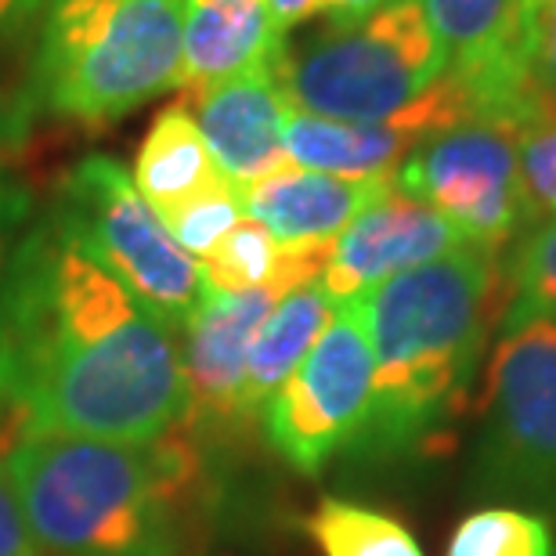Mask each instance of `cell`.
<instances>
[{
    "instance_id": "cell-1",
    "label": "cell",
    "mask_w": 556,
    "mask_h": 556,
    "mask_svg": "<svg viewBox=\"0 0 556 556\" xmlns=\"http://www.w3.org/2000/svg\"><path fill=\"white\" fill-rule=\"evenodd\" d=\"M181 340L48 217L0 275L8 438L155 441L185 422Z\"/></svg>"
},
{
    "instance_id": "cell-2",
    "label": "cell",
    "mask_w": 556,
    "mask_h": 556,
    "mask_svg": "<svg viewBox=\"0 0 556 556\" xmlns=\"http://www.w3.org/2000/svg\"><path fill=\"white\" fill-rule=\"evenodd\" d=\"M358 307L372 343V405L354 452L413 463L448 452L492 329L509 304L506 264L466 247L387 278Z\"/></svg>"
},
{
    "instance_id": "cell-3",
    "label": "cell",
    "mask_w": 556,
    "mask_h": 556,
    "mask_svg": "<svg viewBox=\"0 0 556 556\" xmlns=\"http://www.w3.org/2000/svg\"><path fill=\"white\" fill-rule=\"evenodd\" d=\"M43 556H174L206 498L185 430L155 441L22 433L0 448Z\"/></svg>"
},
{
    "instance_id": "cell-4",
    "label": "cell",
    "mask_w": 556,
    "mask_h": 556,
    "mask_svg": "<svg viewBox=\"0 0 556 556\" xmlns=\"http://www.w3.org/2000/svg\"><path fill=\"white\" fill-rule=\"evenodd\" d=\"M185 0H43L29 94L73 124H113L177 87Z\"/></svg>"
},
{
    "instance_id": "cell-5",
    "label": "cell",
    "mask_w": 556,
    "mask_h": 556,
    "mask_svg": "<svg viewBox=\"0 0 556 556\" xmlns=\"http://www.w3.org/2000/svg\"><path fill=\"white\" fill-rule=\"evenodd\" d=\"M275 84L296 113L337 124H387L405 116L448 76L416 0H391L376 15L282 40Z\"/></svg>"
},
{
    "instance_id": "cell-6",
    "label": "cell",
    "mask_w": 556,
    "mask_h": 556,
    "mask_svg": "<svg viewBox=\"0 0 556 556\" xmlns=\"http://www.w3.org/2000/svg\"><path fill=\"white\" fill-rule=\"evenodd\" d=\"M473 477L488 495L556 514V318L509 307L488 362Z\"/></svg>"
},
{
    "instance_id": "cell-7",
    "label": "cell",
    "mask_w": 556,
    "mask_h": 556,
    "mask_svg": "<svg viewBox=\"0 0 556 556\" xmlns=\"http://www.w3.org/2000/svg\"><path fill=\"white\" fill-rule=\"evenodd\" d=\"M51 220L177 337L206 304L203 264L177 247L130 174L109 155H87L65 174Z\"/></svg>"
},
{
    "instance_id": "cell-8",
    "label": "cell",
    "mask_w": 556,
    "mask_h": 556,
    "mask_svg": "<svg viewBox=\"0 0 556 556\" xmlns=\"http://www.w3.org/2000/svg\"><path fill=\"white\" fill-rule=\"evenodd\" d=\"M394 185L422 199L455 231L498 253L531 228L517 160V127L470 116L419 141L397 166Z\"/></svg>"
},
{
    "instance_id": "cell-9",
    "label": "cell",
    "mask_w": 556,
    "mask_h": 556,
    "mask_svg": "<svg viewBox=\"0 0 556 556\" xmlns=\"http://www.w3.org/2000/svg\"><path fill=\"white\" fill-rule=\"evenodd\" d=\"M372 343L354 304H337L296 372L264 405L268 444L296 473L315 477L354 448L372 405Z\"/></svg>"
},
{
    "instance_id": "cell-10",
    "label": "cell",
    "mask_w": 556,
    "mask_h": 556,
    "mask_svg": "<svg viewBox=\"0 0 556 556\" xmlns=\"http://www.w3.org/2000/svg\"><path fill=\"white\" fill-rule=\"evenodd\" d=\"M448 76L470 94L473 116L520 127L546 102L531 70V0H416Z\"/></svg>"
},
{
    "instance_id": "cell-11",
    "label": "cell",
    "mask_w": 556,
    "mask_h": 556,
    "mask_svg": "<svg viewBox=\"0 0 556 556\" xmlns=\"http://www.w3.org/2000/svg\"><path fill=\"white\" fill-rule=\"evenodd\" d=\"M282 289H247V293H210L199 315L181 329V372H185V422L199 430H236L250 422L242 413L250 348L264 318L271 315Z\"/></svg>"
},
{
    "instance_id": "cell-12",
    "label": "cell",
    "mask_w": 556,
    "mask_h": 556,
    "mask_svg": "<svg viewBox=\"0 0 556 556\" xmlns=\"http://www.w3.org/2000/svg\"><path fill=\"white\" fill-rule=\"evenodd\" d=\"M459 247H466V239L455 231L452 220L391 185L365 214L340 231V239L329 247L318 286L326 289L332 304H351L387 278L438 261Z\"/></svg>"
},
{
    "instance_id": "cell-13",
    "label": "cell",
    "mask_w": 556,
    "mask_h": 556,
    "mask_svg": "<svg viewBox=\"0 0 556 556\" xmlns=\"http://www.w3.org/2000/svg\"><path fill=\"white\" fill-rule=\"evenodd\" d=\"M188 98L195 105L192 113L206 138V149L231 185L250 188L289 166L282 149L289 105L278 91L271 65L231 76Z\"/></svg>"
},
{
    "instance_id": "cell-14",
    "label": "cell",
    "mask_w": 556,
    "mask_h": 556,
    "mask_svg": "<svg viewBox=\"0 0 556 556\" xmlns=\"http://www.w3.org/2000/svg\"><path fill=\"white\" fill-rule=\"evenodd\" d=\"M394 181L391 177H337L282 166L242 188L247 217L261 220L286 250H329L354 217L365 214Z\"/></svg>"
},
{
    "instance_id": "cell-15",
    "label": "cell",
    "mask_w": 556,
    "mask_h": 556,
    "mask_svg": "<svg viewBox=\"0 0 556 556\" xmlns=\"http://www.w3.org/2000/svg\"><path fill=\"white\" fill-rule=\"evenodd\" d=\"M278 48L282 37L271 26L268 0H185L177 87L199 94L220 80L271 65Z\"/></svg>"
},
{
    "instance_id": "cell-16",
    "label": "cell",
    "mask_w": 556,
    "mask_h": 556,
    "mask_svg": "<svg viewBox=\"0 0 556 556\" xmlns=\"http://www.w3.org/2000/svg\"><path fill=\"white\" fill-rule=\"evenodd\" d=\"M130 181L160 217L225 181V174L217 170L214 155L206 149L203 130L195 124L192 105L174 102L152 119L149 135L135 155Z\"/></svg>"
},
{
    "instance_id": "cell-17",
    "label": "cell",
    "mask_w": 556,
    "mask_h": 556,
    "mask_svg": "<svg viewBox=\"0 0 556 556\" xmlns=\"http://www.w3.org/2000/svg\"><path fill=\"white\" fill-rule=\"evenodd\" d=\"M332 311H337V304L318 282L296 286L278 296V304L264 318L257 340L250 348L247 383H242V413H247V419H257L264 405L271 402V394L296 372V365L307 358V351L326 332Z\"/></svg>"
},
{
    "instance_id": "cell-18",
    "label": "cell",
    "mask_w": 556,
    "mask_h": 556,
    "mask_svg": "<svg viewBox=\"0 0 556 556\" xmlns=\"http://www.w3.org/2000/svg\"><path fill=\"white\" fill-rule=\"evenodd\" d=\"M307 531L326 556H422L408 528L343 498H326L311 514Z\"/></svg>"
},
{
    "instance_id": "cell-19",
    "label": "cell",
    "mask_w": 556,
    "mask_h": 556,
    "mask_svg": "<svg viewBox=\"0 0 556 556\" xmlns=\"http://www.w3.org/2000/svg\"><path fill=\"white\" fill-rule=\"evenodd\" d=\"M448 556H553V535L539 514L488 506L455 528Z\"/></svg>"
},
{
    "instance_id": "cell-20",
    "label": "cell",
    "mask_w": 556,
    "mask_h": 556,
    "mask_svg": "<svg viewBox=\"0 0 556 556\" xmlns=\"http://www.w3.org/2000/svg\"><path fill=\"white\" fill-rule=\"evenodd\" d=\"M242 217H247L242 188L231 185L225 177V181H217L214 188L199 192L195 199H188L185 206L170 210V214H163L160 220L166 225V231H170V239L177 247H181L188 257H195L203 264Z\"/></svg>"
},
{
    "instance_id": "cell-21",
    "label": "cell",
    "mask_w": 556,
    "mask_h": 556,
    "mask_svg": "<svg viewBox=\"0 0 556 556\" xmlns=\"http://www.w3.org/2000/svg\"><path fill=\"white\" fill-rule=\"evenodd\" d=\"M517 160L531 225L556 220V109L549 102L517 127Z\"/></svg>"
},
{
    "instance_id": "cell-22",
    "label": "cell",
    "mask_w": 556,
    "mask_h": 556,
    "mask_svg": "<svg viewBox=\"0 0 556 556\" xmlns=\"http://www.w3.org/2000/svg\"><path fill=\"white\" fill-rule=\"evenodd\" d=\"M509 307L556 318V220L531 225L506 264Z\"/></svg>"
},
{
    "instance_id": "cell-23",
    "label": "cell",
    "mask_w": 556,
    "mask_h": 556,
    "mask_svg": "<svg viewBox=\"0 0 556 556\" xmlns=\"http://www.w3.org/2000/svg\"><path fill=\"white\" fill-rule=\"evenodd\" d=\"M0 556H43L26 525V514H22V506H18L4 455H0Z\"/></svg>"
},
{
    "instance_id": "cell-24",
    "label": "cell",
    "mask_w": 556,
    "mask_h": 556,
    "mask_svg": "<svg viewBox=\"0 0 556 556\" xmlns=\"http://www.w3.org/2000/svg\"><path fill=\"white\" fill-rule=\"evenodd\" d=\"M531 70L542 98L556 109V0L535 4V51H531Z\"/></svg>"
},
{
    "instance_id": "cell-25",
    "label": "cell",
    "mask_w": 556,
    "mask_h": 556,
    "mask_svg": "<svg viewBox=\"0 0 556 556\" xmlns=\"http://www.w3.org/2000/svg\"><path fill=\"white\" fill-rule=\"evenodd\" d=\"M326 8H329V0H268L271 26L282 40L315 15H326Z\"/></svg>"
},
{
    "instance_id": "cell-26",
    "label": "cell",
    "mask_w": 556,
    "mask_h": 556,
    "mask_svg": "<svg viewBox=\"0 0 556 556\" xmlns=\"http://www.w3.org/2000/svg\"><path fill=\"white\" fill-rule=\"evenodd\" d=\"M22 109H15L11 102L0 98V217L8 214V188H4V163H8V152L15 149L18 138H22Z\"/></svg>"
},
{
    "instance_id": "cell-27",
    "label": "cell",
    "mask_w": 556,
    "mask_h": 556,
    "mask_svg": "<svg viewBox=\"0 0 556 556\" xmlns=\"http://www.w3.org/2000/svg\"><path fill=\"white\" fill-rule=\"evenodd\" d=\"M43 8V0H0V43H8Z\"/></svg>"
},
{
    "instance_id": "cell-28",
    "label": "cell",
    "mask_w": 556,
    "mask_h": 556,
    "mask_svg": "<svg viewBox=\"0 0 556 556\" xmlns=\"http://www.w3.org/2000/svg\"><path fill=\"white\" fill-rule=\"evenodd\" d=\"M391 0H329L326 15L329 22H340V26H351V22H362L376 15L380 8H387Z\"/></svg>"
},
{
    "instance_id": "cell-29",
    "label": "cell",
    "mask_w": 556,
    "mask_h": 556,
    "mask_svg": "<svg viewBox=\"0 0 556 556\" xmlns=\"http://www.w3.org/2000/svg\"><path fill=\"white\" fill-rule=\"evenodd\" d=\"M535 4H542V0H531V8H535Z\"/></svg>"
}]
</instances>
